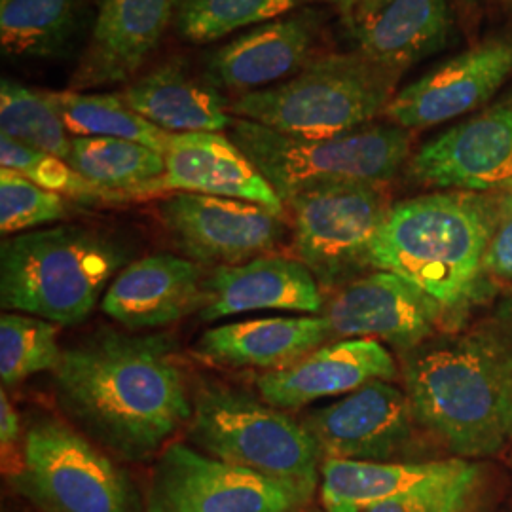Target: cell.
I'll return each mask as SVG.
<instances>
[{
    "label": "cell",
    "mask_w": 512,
    "mask_h": 512,
    "mask_svg": "<svg viewBox=\"0 0 512 512\" xmlns=\"http://www.w3.org/2000/svg\"><path fill=\"white\" fill-rule=\"evenodd\" d=\"M171 349L160 334L99 330L63 349L54 370L57 399L110 452L150 458L194 412Z\"/></svg>",
    "instance_id": "cell-1"
},
{
    "label": "cell",
    "mask_w": 512,
    "mask_h": 512,
    "mask_svg": "<svg viewBox=\"0 0 512 512\" xmlns=\"http://www.w3.org/2000/svg\"><path fill=\"white\" fill-rule=\"evenodd\" d=\"M414 416L456 456L497 454L512 437V351L490 334L427 340L404 351Z\"/></svg>",
    "instance_id": "cell-2"
},
{
    "label": "cell",
    "mask_w": 512,
    "mask_h": 512,
    "mask_svg": "<svg viewBox=\"0 0 512 512\" xmlns=\"http://www.w3.org/2000/svg\"><path fill=\"white\" fill-rule=\"evenodd\" d=\"M495 219L497 194L448 190L393 203L370 268L401 275L444 310H456L480 291Z\"/></svg>",
    "instance_id": "cell-3"
},
{
    "label": "cell",
    "mask_w": 512,
    "mask_h": 512,
    "mask_svg": "<svg viewBox=\"0 0 512 512\" xmlns=\"http://www.w3.org/2000/svg\"><path fill=\"white\" fill-rule=\"evenodd\" d=\"M128 251L82 226L23 232L2 243L0 302L54 325L82 323L120 274Z\"/></svg>",
    "instance_id": "cell-4"
},
{
    "label": "cell",
    "mask_w": 512,
    "mask_h": 512,
    "mask_svg": "<svg viewBox=\"0 0 512 512\" xmlns=\"http://www.w3.org/2000/svg\"><path fill=\"white\" fill-rule=\"evenodd\" d=\"M399 76L357 52L325 55L281 84L239 95L228 112L293 137H340L385 114Z\"/></svg>",
    "instance_id": "cell-5"
},
{
    "label": "cell",
    "mask_w": 512,
    "mask_h": 512,
    "mask_svg": "<svg viewBox=\"0 0 512 512\" xmlns=\"http://www.w3.org/2000/svg\"><path fill=\"white\" fill-rule=\"evenodd\" d=\"M230 133L285 205L317 186L389 183L412 147L408 129L395 124L365 126L330 139H302L234 118Z\"/></svg>",
    "instance_id": "cell-6"
},
{
    "label": "cell",
    "mask_w": 512,
    "mask_h": 512,
    "mask_svg": "<svg viewBox=\"0 0 512 512\" xmlns=\"http://www.w3.org/2000/svg\"><path fill=\"white\" fill-rule=\"evenodd\" d=\"M188 437L213 458L315 492L323 452L304 423L232 387H205L194 401Z\"/></svg>",
    "instance_id": "cell-7"
},
{
    "label": "cell",
    "mask_w": 512,
    "mask_h": 512,
    "mask_svg": "<svg viewBox=\"0 0 512 512\" xmlns=\"http://www.w3.org/2000/svg\"><path fill=\"white\" fill-rule=\"evenodd\" d=\"M16 484L46 512H139L128 476L61 421L29 427Z\"/></svg>",
    "instance_id": "cell-8"
},
{
    "label": "cell",
    "mask_w": 512,
    "mask_h": 512,
    "mask_svg": "<svg viewBox=\"0 0 512 512\" xmlns=\"http://www.w3.org/2000/svg\"><path fill=\"white\" fill-rule=\"evenodd\" d=\"M294 247L321 289L348 285L370 268L372 245L391 203L384 184L317 186L294 196Z\"/></svg>",
    "instance_id": "cell-9"
},
{
    "label": "cell",
    "mask_w": 512,
    "mask_h": 512,
    "mask_svg": "<svg viewBox=\"0 0 512 512\" xmlns=\"http://www.w3.org/2000/svg\"><path fill=\"white\" fill-rule=\"evenodd\" d=\"M313 494L289 480L260 475L173 442L152 469L147 512H296Z\"/></svg>",
    "instance_id": "cell-10"
},
{
    "label": "cell",
    "mask_w": 512,
    "mask_h": 512,
    "mask_svg": "<svg viewBox=\"0 0 512 512\" xmlns=\"http://www.w3.org/2000/svg\"><path fill=\"white\" fill-rule=\"evenodd\" d=\"M167 234L198 264L236 266L272 251L285 234L281 215L256 203L175 192L158 207Z\"/></svg>",
    "instance_id": "cell-11"
},
{
    "label": "cell",
    "mask_w": 512,
    "mask_h": 512,
    "mask_svg": "<svg viewBox=\"0 0 512 512\" xmlns=\"http://www.w3.org/2000/svg\"><path fill=\"white\" fill-rule=\"evenodd\" d=\"M408 175L444 190H512V97L427 141L410 158Z\"/></svg>",
    "instance_id": "cell-12"
},
{
    "label": "cell",
    "mask_w": 512,
    "mask_h": 512,
    "mask_svg": "<svg viewBox=\"0 0 512 512\" xmlns=\"http://www.w3.org/2000/svg\"><path fill=\"white\" fill-rule=\"evenodd\" d=\"M444 306L401 275L378 270L344 285L325 306L332 338L384 340L408 351L431 340Z\"/></svg>",
    "instance_id": "cell-13"
},
{
    "label": "cell",
    "mask_w": 512,
    "mask_h": 512,
    "mask_svg": "<svg viewBox=\"0 0 512 512\" xmlns=\"http://www.w3.org/2000/svg\"><path fill=\"white\" fill-rule=\"evenodd\" d=\"M511 74L512 40H488L399 90L384 116L404 129L439 126L486 105Z\"/></svg>",
    "instance_id": "cell-14"
},
{
    "label": "cell",
    "mask_w": 512,
    "mask_h": 512,
    "mask_svg": "<svg viewBox=\"0 0 512 512\" xmlns=\"http://www.w3.org/2000/svg\"><path fill=\"white\" fill-rule=\"evenodd\" d=\"M414 421L408 395L376 380L313 412L304 425L327 459L389 461L412 444Z\"/></svg>",
    "instance_id": "cell-15"
},
{
    "label": "cell",
    "mask_w": 512,
    "mask_h": 512,
    "mask_svg": "<svg viewBox=\"0 0 512 512\" xmlns=\"http://www.w3.org/2000/svg\"><path fill=\"white\" fill-rule=\"evenodd\" d=\"M181 0H99L92 37L69 90L122 84L156 50Z\"/></svg>",
    "instance_id": "cell-16"
},
{
    "label": "cell",
    "mask_w": 512,
    "mask_h": 512,
    "mask_svg": "<svg viewBox=\"0 0 512 512\" xmlns=\"http://www.w3.org/2000/svg\"><path fill=\"white\" fill-rule=\"evenodd\" d=\"M348 25L357 54L403 74L446 46L454 18L448 0H357Z\"/></svg>",
    "instance_id": "cell-17"
},
{
    "label": "cell",
    "mask_w": 512,
    "mask_h": 512,
    "mask_svg": "<svg viewBox=\"0 0 512 512\" xmlns=\"http://www.w3.org/2000/svg\"><path fill=\"white\" fill-rule=\"evenodd\" d=\"M395 376L397 363L378 340L351 338L317 348L287 368L266 372L256 385L266 403L296 410Z\"/></svg>",
    "instance_id": "cell-18"
},
{
    "label": "cell",
    "mask_w": 512,
    "mask_h": 512,
    "mask_svg": "<svg viewBox=\"0 0 512 512\" xmlns=\"http://www.w3.org/2000/svg\"><path fill=\"white\" fill-rule=\"evenodd\" d=\"M311 16H289L256 25L207 57L203 80L215 90L253 93L293 78L311 61Z\"/></svg>",
    "instance_id": "cell-19"
},
{
    "label": "cell",
    "mask_w": 512,
    "mask_h": 512,
    "mask_svg": "<svg viewBox=\"0 0 512 512\" xmlns=\"http://www.w3.org/2000/svg\"><path fill=\"white\" fill-rule=\"evenodd\" d=\"M158 192H192L262 205L283 215L285 203L247 154L222 133H173Z\"/></svg>",
    "instance_id": "cell-20"
},
{
    "label": "cell",
    "mask_w": 512,
    "mask_h": 512,
    "mask_svg": "<svg viewBox=\"0 0 512 512\" xmlns=\"http://www.w3.org/2000/svg\"><path fill=\"white\" fill-rule=\"evenodd\" d=\"M317 279L285 256H256L236 266H219L203 281L202 321H219L260 310L315 315L323 310Z\"/></svg>",
    "instance_id": "cell-21"
},
{
    "label": "cell",
    "mask_w": 512,
    "mask_h": 512,
    "mask_svg": "<svg viewBox=\"0 0 512 512\" xmlns=\"http://www.w3.org/2000/svg\"><path fill=\"white\" fill-rule=\"evenodd\" d=\"M203 274L198 262L181 256H145L112 279L101 310L129 330L160 329L202 306Z\"/></svg>",
    "instance_id": "cell-22"
},
{
    "label": "cell",
    "mask_w": 512,
    "mask_h": 512,
    "mask_svg": "<svg viewBox=\"0 0 512 512\" xmlns=\"http://www.w3.org/2000/svg\"><path fill=\"white\" fill-rule=\"evenodd\" d=\"M330 338L332 332L323 315L264 317L205 330L194 353L215 365L274 372L304 359Z\"/></svg>",
    "instance_id": "cell-23"
},
{
    "label": "cell",
    "mask_w": 512,
    "mask_h": 512,
    "mask_svg": "<svg viewBox=\"0 0 512 512\" xmlns=\"http://www.w3.org/2000/svg\"><path fill=\"white\" fill-rule=\"evenodd\" d=\"M120 95L129 109L169 133H220L234 122L217 90L188 76L179 63L150 71Z\"/></svg>",
    "instance_id": "cell-24"
},
{
    "label": "cell",
    "mask_w": 512,
    "mask_h": 512,
    "mask_svg": "<svg viewBox=\"0 0 512 512\" xmlns=\"http://www.w3.org/2000/svg\"><path fill=\"white\" fill-rule=\"evenodd\" d=\"M461 461L391 463L325 459L321 465V501L327 512H366L433 478L452 473Z\"/></svg>",
    "instance_id": "cell-25"
},
{
    "label": "cell",
    "mask_w": 512,
    "mask_h": 512,
    "mask_svg": "<svg viewBox=\"0 0 512 512\" xmlns=\"http://www.w3.org/2000/svg\"><path fill=\"white\" fill-rule=\"evenodd\" d=\"M69 165L118 200L156 194L165 173L162 152L112 137H73Z\"/></svg>",
    "instance_id": "cell-26"
},
{
    "label": "cell",
    "mask_w": 512,
    "mask_h": 512,
    "mask_svg": "<svg viewBox=\"0 0 512 512\" xmlns=\"http://www.w3.org/2000/svg\"><path fill=\"white\" fill-rule=\"evenodd\" d=\"M84 0H0V48L12 59L67 54L82 21Z\"/></svg>",
    "instance_id": "cell-27"
},
{
    "label": "cell",
    "mask_w": 512,
    "mask_h": 512,
    "mask_svg": "<svg viewBox=\"0 0 512 512\" xmlns=\"http://www.w3.org/2000/svg\"><path fill=\"white\" fill-rule=\"evenodd\" d=\"M73 137L126 139L164 154L171 141L169 131L150 124L129 109L122 95L114 93L46 92Z\"/></svg>",
    "instance_id": "cell-28"
},
{
    "label": "cell",
    "mask_w": 512,
    "mask_h": 512,
    "mask_svg": "<svg viewBox=\"0 0 512 512\" xmlns=\"http://www.w3.org/2000/svg\"><path fill=\"white\" fill-rule=\"evenodd\" d=\"M310 2L351 6L349 0H181L177 27L186 40L207 44L243 27L268 23Z\"/></svg>",
    "instance_id": "cell-29"
},
{
    "label": "cell",
    "mask_w": 512,
    "mask_h": 512,
    "mask_svg": "<svg viewBox=\"0 0 512 512\" xmlns=\"http://www.w3.org/2000/svg\"><path fill=\"white\" fill-rule=\"evenodd\" d=\"M0 129L27 147L69 160L71 133L46 92L31 90L19 82H0Z\"/></svg>",
    "instance_id": "cell-30"
},
{
    "label": "cell",
    "mask_w": 512,
    "mask_h": 512,
    "mask_svg": "<svg viewBox=\"0 0 512 512\" xmlns=\"http://www.w3.org/2000/svg\"><path fill=\"white\" fill-rule=\"evenodd\" d=\"M63 349L57 346L52 321L27 313H4L0 317V378L12 387L38 372L55 370Z\"/></svg>",
    "instance_id": "cell-31"
},
{
    "label": "cell",
    "mask_w": 512,
    "mask_h": 512,
    "mask_svg": "<svg viewBox=\"0 0 512 512\" xmlns=\"http://www.w3.org/2000/svg\"><path fill=\"white\" fill-rule=\"evenodd\" d=\"M0 164L6 169L18 171L29 181L61 196H71L84 202L118 200L107 190L88 183L82 175L74 171L69 162L37 148L27 147L8 135L0 137Z\"/></svg>",
    "instance_id": "cell-32"
},
{
    "label": "cell",
    "mask_w": 512,
    "mask_h": 512,
    "mask_svg": "<svg viewBox=\"0 0 512 512\" xmlns=\"http://www.w3.org/2000/svg\"><path fill=\"white\" fill-rule=\"evenodd\" d=\"M480 478L482 469L463 459L452 473L433 478L366 512H469L480 488Z\"/></svg>",
    "instance_id": "cell-33"
},
{
    "label": "cell",
    "mask_w": 512,
    "mask_h": 512,
    "mask_svg": "<svg viewBox=\"0 0 512 512\" xmlns=\"http://www.w3.org/2000/svg\"><path fill=\"white\" fill-rule=\"evenodd\" d=\"M67 205L61 194L29 181L18 171L0 169V232L18 234L42 224L65 219Z\"/></svg>",
    "instance_id": "cell-34"
},
{
    "label": "cell",
    "mask_w": 512,
    "mask_h": 512,
    "mask_svg": "<svg viewBox=\"0 0 512 512\" xmlns=\"http://www.w3.org/2000/svg\"><path fill=\"white\" fill-rule=\"evenodd\" d=\"M486 279L495 283L512 281V190L497 194V219L482 260L480 283Z\"/></svg>",
    "instance_id": "cell-35"
},
{
    "label": "cell",
    "mask_w": 512,
    "mask_h": 512,
    "mask_svg": "<svg viewBox=\"0 0 512 512\" xmlns=\"http://www.w3.org/2000/svg\"><path fill=\"white\" fill-rule=\"evenodd\" d=\"M21 427L16 408L8 401L6 391H0V442L2 450L12 448L19 439Z\"/></svg>",
    "instance_id": "cell-36"
},
{
    "label": "cell",
    "mask_w": 512,
    "mask_h": 512,
    "mask_svg": "<svg viewBox=\"0 0 512 512\" xmlns=\"http://www.w3.org/2000/svg\"><path fill=\"white\" fill-rule=\"evenodd\" d=\"M499 319L512 330V289L499 306Z\"/></svg>",
    "instance_id": "cell-37"
},
{
    "label": "cell",
    "mask_w": 512,
    "mask_h": 512,
    "mask_svg": "<svg viewBox=\"0 0 512 512\" xmlns=\"http://www.w3.org/2000/svg\"><path fill=\"white\" fill-rule=\"evenodd\" d=\"M349 2H351V4H355V2H357V0H349Z\"/></svg>",
    "instance_id": "cell-38"
}]
</instances>
